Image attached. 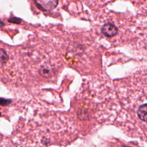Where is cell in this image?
Segmentation results:
<instances>
[{
	"label": "cell",
	"mask_w": 147,
	"mask_h": 147,
	"mask_svg": "<svg viewBox=\"0 0 147 147\" xmlns=\"http://www.w3.org/2000/svg\"><path fill=\"white\" fill-rule=\"evenodd\" d=\"M11 103L10 100L6 99L4 98H0V105L2 106H7Z\"/></svg>",
	"instance_id": "cell-7"
},
{
	"label": "cell",
	"mask_w": 147,
	"mask_h": 147,
	"mask_svg": "<svg viewBox=\"0 0 147 147\" xmlns=\"http://www.w3.org/2000/svg\"><path fill=\"white\" fill-rule=\"evenodd\" d=\"M9 59V56L6 51L0 48V65L5 64Z\"/></svg>",
	"instance_id": "cell-5"
},
{
	"label": "cell",
	"mask_w": 147,
	"mask_h": 147,
	"mask_svg": "<svg viewBox=\"0 0 147 147\" xmlns=\"http://www.w3.org/2000/svg\"><path fill=\"white\" fill-rule=\"evenodd\" d=\"M102 33L107 37H113L115 36L118 32V28L115 24L108 22L105 23L101 28Z\"/></svg>",
	"instance_id": "cell-2"
},
{
	"label": "cell",
	"mask_w": 147,
	"mask_h": 147,
	"mask_svg": "<svg viewBox=\"0 0 147 147\" xmlns=\"http://www.w3.org/2000/svg\"><path fill=\"white\" fill-rule=\"evenodd\" d=\"M8 21L10 22L14 23V24H19L21 22V19L17 18V17H11L8 20Z\"/></svg>",
	"instance_id": "cell-6"
},
{
	"label": "cell",
	"mask_w": 147,
	"mask_h": 147,
	"mask_svg": "<svg viewBox=\"0 0 147 147\" xmlns=\"http://www.w3.org/2000/svg\"><path fill=\"white\" fill-rule=\"evenodd\" d=\"M38 72L42 77L48 78L53 75L54 72L53 68L48 66H42L39 69Z\"/></svg>",
	"instance_id": "cell-4"
},
{
	"label": "cell",
	"mask_w": 147,
	"mask_h": 147,
	"mask_svg": "<svg viewBox=\"0 0 147 147\" xmlns=\"http://www.w3.org/2000/svg\"><path fill=\"white\" fill-rule=\"evenodd\" d=\"M118 92L123 123L147 132V72L122 80Z\"/></svg>",
	"instance_id": "cell-1"
},
{
	"label": "cell",
	"mask_w": 147,
	"mask_h": 147,
	"mask_svg": "<svg viewBox=\"0 0 147 147\" xmlns=\"http://www.w3.org/2000/svg\"><path fill=\"white\" fill-rule=\"evenodd\" d=\"M37 7L42 11H48L55 9L57 4V1H34Z\"/></svg>",
	"instance_id": "cell-3"
},
{
	"label": "cell",
	"mask_w": 147,
	"mask_h": 147,
	"mask_svg": "<svg viewBox=\"0 0 147 147\" xmlns=\"http://www.w3.org/2000/svg\"><path fill=\"white\" fill-rule=\"evenodd\" d=\"M5 25V24L3 22H2L1 20H0V28L3 26Z\"/></svg>",
	"instance_id": "cell-8"
}]
</instances>
